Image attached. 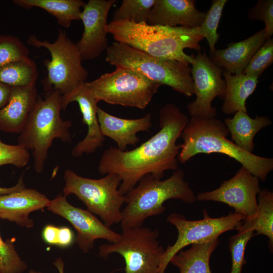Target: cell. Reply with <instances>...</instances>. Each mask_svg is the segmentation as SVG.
<instances>
[{
  "instance_id": "cell-22",
  "label": "cell",
  "mask_w": 273,
  "mask_h": 273,
  "mask_svg": "<svg viewBox=\"0 0 273 273\" xmlns=\"http://www.w3.org/2000/svg\"><path fill=\"white\" fill-rule=\"evenodd\" d=\"M225 82V91L221 111L233 114L238 111L247 112L246 101L255 90L259 82L258 77L244 74H232L222 71Z\"/></svg>"
},
{
  "instance_id": "cell-7",
  "label": "cell",
  "mask_w": 273,
  "mask_h": 273,
  "mask_svg": "<svg viewBox=\"0 0 273 273\" xmlns=\"http://www.w3.org/2000/svg\"><path fill=\"white\" fill-rule=\"evenodd\" d=\"M64 195H75L88 211L98 215L108 228L120 223L121 208L125 197L119 190L121 181L117 174L109 173L101 178L92 179L68 169L64 172Z\"/></svg>"
},
{
  "instance_id": "cell-2",
  "label": "cell",
  "mask_w": 273,
  "mask_h": 273,
  "mask_svg": "<svg viewBox=\"0 0 273 273\" xmlns=\"http://www.w3.org/2000/svg\"><path fill=\"white\" fill-rule=\"evenodd\" d=\"M197 27H172L119 21L109 23L107 32L113 35L116 42L155 57L175 60L189 66L195 56L188 55L184 49L200 51L199 42L204 38L198 33Z\"/></svg>"
},
{
  "instance_id": "cell-27",
  "label": "cell",
  "mask_w": 273,
  "mask_h": 273,
  "mask_svg": "<svg viewBox=\"0 0 273 273\" xmlns=\"http://www.w3.org/2000/svg\"><path fill=\"white\" fill-rule=\"evenodd\" d=\"M38 76L36 64L30 58L14 61L0 67V82L11 86L35 84Z\"/></svg>"
},
{
  "instance_id": "cell-8",
  "label": "cell",
  "mask_w": 273,
  "mask_h": 273,
  "mask_svg": "<svg viewBox=\"0 0 273 273\" xmlns=\"http://www.w3.org/2000/svg\"><path fill=\"white\" fill-rule=\"evenodd\" d=\"M27 43L35 48H44L50 53L51 59L43 61L48 71L43 82L45 92L56 90L64 96L85 82L88 71L82 65L76 43L65 31L59 29L57 38L53 42L40 40L31 34Z\"/></svg>"
},
{
  "instance_id": "cell-31",
  "label": "cell",
  "mask_w": 273,
  "mask_h": 273,
  "mask_svg": "<svg viewBox=\"0 0 273 273\" xmlns=\"http://www.w3.org/2000/svg\"><path fill=\"white\" fill-rule=\"evenodd\" d=\"M27 269V264L17 252L14 242L4 241L0 234V273H23Z\"/></svg>"
},
{
  "instance_id": "cell-10",
  "label": "cell",
  "mask_w": 273,
  "mask_h": 273,
  "mask_svg": "<svg viewBox=\"0 0 273 273\" xmlns=\"http://www.w3.org/2000/svg\"><path fill=\"white\" fill-rule=\"evenodd\" d=\"M116 242L102 244L99 255L106 259L116 253L125 261V273H159L165 249L160 245L157 229L140 226L122 230Z\"/></svg>"
},
{
  "instance_id": "cell-13",
  "label": "cell",
  "mask_w": 273,
  "mask_h": 273,
  "mask_svg": "<svg viewBox=\"0 0 273 273\" xmlns=\"http://www.w3.org/2000/svg\"><path fill=\"white\" fill-rule=\"evenodd\" d=\"M260 191L259 179L242 166L232 178L223 181L217 189L199 193L196 200L223 203L233 207L234 212L251 218L256 212L257 195Z\"/></svg>"
},
{
  "instance_id": "cell-25",
  "label": "cell",
  "mask_w": 273,
  "mask_h": 273,
  "mask_svg": "<svg viewBox=\"0 0 273 273\" xmlns=\"http://www.w3.org/2000/svg\"><path fill=\"white\" fill-rule=\"evenodd\" d=\"M238 232L255 231V235H262L268 238L269 245L273 247V193L267 189L258 194L257 208L255 214L246 218L236 227Z\"/></svg>"
},
{
  "instance_id": "cell-30",
  "label": "cell",
  "mask_w": 273,
  "mask_h": 273,
  "mask_svg": "<svg viewBox=\"0 0 273 273\" xmlns=\"http://www.w3.org/2000/svg\"><path fill=\"white\" fill-rule=\"evenodd\" d=\"M29 49L17 37L0 34V67L11 62L29 58Z\"/></svg>"
},
{
  "instance_id": "cell-34",
  "label": "cell",
  "mask_w": 273,
  "mask_h": 273,
  "mask_svg": "<svg viewBox=\"0 0 273 273\" xmlns=\"http://www.w3.org/2000/svg\"><path fill=\"white\" fill-rule=\"evenodd\" d=\"M30 160V154L24 147L9 145L0 140V166L12 164L18 168L25 166Z\"/></svg>"
},
{
  "instance_id": "cell-33",
  "label": "cell",
  "mask_w": 273,
  "mask_h": 273,
  "mask_svg": "<svg viewBox=\"0 0 273 273\" xmlns=\"http://www.w3.org/2000/svg\"><path fill=\"white\" fill-rule=\"evenodd\" d=\"M255 236L253 231L238 232L230 238L229 248L231 253L232 268L230 273H241L244 263V253L249 241Z\"/></svg>"
},
{
  "instance_id": "cell-1",
  "label": "cell",
  "mask_w": 273,
  "mask_h": 273,
  "mask_svg": "<svg viewBox=\"0 0 273 273\" xmlns=\"http://www.w3.org/2000/svg\"><path fill=\"white\" fill-rule=\"evenodd\" d=\"M189 121V117L176 105L165 104L159 112V130L131 150L110 147L101 156L99 172L117 174L121 181L119 190L124 195L147 174L161 179L165 171L178 168L180 145L176 142Z\"/></svg>"
},
{
  "instance_id": "cell-16",
  "label": "cell",
  "mask_w": 273,
  "mask_h": 273,
  "mask_svg": "<svg viewBox=\"0 0 273 273\" xmlns=\"http://www.w3.org/2000/svg\"><path fill=\"white\" fill-rule=\"evenodd\" d=\"M83 83L68 94L62 96L61 107L65 110L71 103H78L82 114V121L86 125V136L73 148L72 155L74 157L83 154H92L103 145L105 137L103 135L98 121L97 109L98 102Z\"/></svg>"
},
{
  "instance_id": "cell-38",
  "label": "cell",
  "mask_w": 273,
  "mask_h": 273,
  "mask_svg": "<svg viewBox=\"0 0 273 273\" xmlns=\"http://www.w3.org/2000/svg\"><path fill=\"white\" fill-rule=\"evenodd\" d=\"M12 86L0 82V110L4 108L10 100Z\"/></svg>"
},
{
  "instance_id": "cell-9",
  "label": "cell",
  "mask_w": 273,
  "mask_h": 273,
  "mask_svg": "<svg viewBox=\"0 0 273 273\" xmlns=\"http://www.w3.org/2000/svg\"><path fill=\"white\" fill-rule=\"evenodd\" d=\"M85 84L98 102L140 109L147 107L161 86L134 70L121 67Z\"/></svg>"
},
{
  "instance_id": "cell-35",
  "label": "cell",
  "mask_w": 273,
  "mask_h": 273,
  "mask_svg": "<svg viewBox=\"0 0 273 273\" xmlns=\"http://www.w3.org/2000/svg\"><path fill=\"white\" fill-rule=\"evenodd\" d=\"M250 19L263 21L265 24L263 29L266 39L271 38L273 34V1L259 0L248 11Z\"/></svg>"
},
{
  "instance_id": "cell-5",
  "label": "cell",
  "mask_w": 273,
  "mask_h": 273,
  "mask_svg": "<svg viewBox=\"0 0 273 273\" xmlns=\"http://www.w3.org/2000/svg\"><path fill=\"white\" fill-rule=\"evenodd\" d=\"M62 95L56 90L47 92L44 99L37 98L25 126L18 138V144L32 151L34 168L37 173L44 168L48 150L55 139L63 142L71 140L72 123L60 116Z\"/></svg>"
},
{
  "instance_id": "cell-18",
  "label": "cell",
  "mask_w": 273,
  "mask_h": 273,
  "mask_svg": "<svg viewBox=\"0 0 273 273\" xmlns=\"http://www.w3.org/2000/svg\"><path fill=\"white\" fill-rule=\"evenodd\" d=\"M50 200L34 189H24L0 195V218L7 219L28 228L34 226L29 214L47 207Z\"/></svg>"
},
{
  "instance_id": "cell-29",
  "label": "cell",
  "mask_w": 273,
  "mask_h": 273,
  "mask_svg": "<svg viewBox=\"0 0 273 273\" xmlns=\"http://www.w3.org/2000/svg\"><path fill=\"white\" fill-rule=\"evenodd\" d=\"M227 1L213 0L210 9L206 13L203 22L197 27L198 33L206 38L210 52H213L216 50L215 43L219 37L217 30L223 8Z\"/></svg>"
},
{
  "instance_id": "cell-15",
  "label": "cell",
  "mask_w": 273,
  "mask_h": 273,
  "mask_svg": "<svg viewBox=\"0 0 273 273\" xmlns=\"http://www.w3.org/2000/svg\"><path fill=\"white\" fill-rule=\"evenodd\" d=\"M116 0H89L81 11L79 18L83 32L76 43L81 60L97 58L108 48L106 35L107 17Z\"/></svg>"
},
{
  "instance_id": "cell-24",
  "label": "cell",
  "mask_w": 273,
  "mask_h": 273,
  "mask_svg": "<svg viewBox=\"0 0 273 273\" xmlns=\"http://www.w3.org/2000/svg\"><path fill=\"white\" fill-rule=\"evenodd\" d=\"M219 243L218 239L207 243L192 244L187 250H180L170 260L180 273H212L211 255Z\"/></svg>"
},
{
  "instance_id": "cell-12",
  "label": "cell",
  "mask_w": 273,
  "mask_h": 273,
  "mask_svg": "<svg viewBox=\"0 0 273 273\" xmlns=\"http://www.w3.org/2000/svg\"><path fill=\"white\" fill-rule=\"evenodd\" d=\"M191 73L193 81L194 101L187 105L191 117L213 118L216 109L212 106L213 100L218 97L224 100L225 82L222 78V70L215 65L205 53L199 51L191 63Z\"/></svg>"
},
{
  "instance_id": "cell-28",
  "label": "cell",
  "mask_w": 273,
  "mask_h": 273,
  "mask_svg": "<svg viewBox=\"0 0 273 273\" xmlns=\"http://www.w3.org/2000/svg\"><path fill=\"white\" fill-rule=\"evenodd\" d=\"M155 0H123L114 13L111 21H128L147 23L149 14Z\"/></svg>"
},
{
  "instance_id": "cell-3",
  "label": "cell",
  "mask_w": 273,
  "mask_h": 273,
  "mask_svg": "<svg viewBox=\"0 0 273 273\" xmlns=\"http://www.w3.org/2000/svg\"><path fill=\"white\" fill-rule=\"evenodd\" d=\"M229 131L219 119L191 117L184 129L183 143L177 160L185 164L199 154L220 153L241 164L262 181L273 170V159L259 156L244 150L226 137Z\"/></svg>"
},
{
  "instance_id": "cell-36",
  "label": "cell",
  "mask_w": 273,
  "mask_h": 273,
  "mask_svg": "<svg viewBox=\"0 0 273 273\" xmlns=\"http://www.w3.org/2000/svg\"><path fill=\"white\" fill-rule=\"evenodd\" d=\"M74 241V235L72 230L67 226L58 227L56 245L61 247L71 246Z\"/></svg>"
},
{
  "instance_id": "cell-17",
  "label": "cell",
  "mask_w": 273,
  "mask_h": 273,
  "mask_svg": "<svg viewBox=\"0 0 273 273\" xmlns=\"http://www.w3.org/2000/svg\"><path fill=\"white\" fill-rule=\"evenodd\" d=\"M205 15V13L196 9L194 0H155L147 23L195 28L201 25Z\"/></svg>"
},
{
  "instance_id": "cell-11",
  "label": "cell",
  "mask_w": 273,
  "mask_h": 273,
  "mask_svg": "<svg viewBox=\"0 0 273 273\" xmlns=\"http://www.w3.org/2000/svg\"><path fill=\"white\" fill-rule=\"evenodd\" d=\"M246 218L244 215L235 212L212 218L206 212L202 219L189 220L181 214L176 212L170 214L167 217V221L176 228L178 235L175 243L172 245H168L165 249L159 273H165L171 258L185 247L218 239L223 233L235 230Z\"/></svg>"
},
{
  "instance_id": "cell-39",
  "label": "cell",
  "mask_w": 273,
  "mask_h": 273,
  "mask_svg": "<svg viewBox=\"0 0 273 273\" xmlns=\"http://www.w3.org/2000/svg\"><path fill=\"white\" fill-rule=\"evenodd\" d=\"M25 188V185L23 180V173L19 178L18 183L10 188H3L0 187V195L11 193L19 191Z\"/></svg>"
},
{
  "instance_id": "cell-37",
  "label": "cell",
  "mask_w": 273,
  "mask_h": 273,
  "mask_svg": "<svg viewBox=\"0 0 273 273\" xmlns=\"http://www.w3.org/2000/svg\"><path fill=\"white\" fill-rule=\"evenodd\" d=\"M58 227L52 224L46 225L42 231L43 241L50 245H56Z\"/></svg>"
},
{
  "instance_id": "cell-20",
  "label": "cell",
  "mask_w": 273,
  "mask_h": 273,
  "mask_svg": "<svg viewBox=\"0 0 273 273\" xmlns=\"http://www.w3.org/2000/svg\"><path fill=\"white\" fill-rule=\"evenodd\" d=\"M35 84L25 86H12L7 105L0 110V130L20 133L37 101Z\"/></svg>"
},
{
  "instance_id": "cell-40",
  "label": "cell",
  "mask_w": 273,
  "mask_h": 273,
  "mask_svg": "<svg viewBox=\"0 0 273 273\" xmlns=\"http://www.w3.org/2000/svg\"><path fill=\"white\" fill-rule=\"evenodd\" d=\"M54 265L56 266L58 270L59 273H65L64 272V262L61 258H57L54 262ZM28 273H41L39 271H36L35 270L31 269Z\"/></svg>"
},
{
  "instance_id": "cell-32",
  "label": "cell",
  "mask_w": 273,
  "mask_h": 273,
  "mask_svg": "<svg viewBox=\"0 0 273 273\" xmlns=\"http://www.w3.org/2000/svg\"><path fill=\"white\" fill-rule=\"evenodd\" d=\"M273 62V39H266L253 56L243 73L259 77Z\"/></svg>"
},
{
  "instance_id": "cell-19",
  "label": "cell",
  "mask_w": 273,
  "mask_h": 273,
  "mask_svg": "<svg viewBox=\"0 0 273 273\" xmlns=\"http://www.w3.org/2000/svg\"><path fill=\"white\" fill-rule=\"evenodd\" d=\"M97 115L103 135L113 140L117 148L125 151L129 145L135 146L140 138L137 133L148 131L152 126L151 114L136 119H125L111 115L98 107Z\"/></svg>"
},
{
  "instance_id": "cell-23",
  "label": "cell",
  "mask_w": 273,
  "mask_h": 273,
  "mask_svg": "<svg viewBox=\"0 0 273 273\" xmlns=\"http://www.w3.org/2000/svg\"><path fill=\"white\" fill-rule=\"evenodd\" d=\"M224 123L232 137V141L237 146L249 153H252L256 134L262 128L271 124L267 116L256 115L250 117L247 112L238 111L232 118L224 119Z\"/></svg>"
},
{
  "instance_id": "cell-6",
  "label": "cell",
  "mask_w": 273,
  "mask_h": 273,
  "mask_svg": "<svg viewBox=\"0 0 273 273\" xmlns=\"http://www.w3.org/2000/svg\"><path fill=\"white\" fill-rule=\"evenodd\" d=\"M105 61L134 70L149 80L189 97L194 94L191 68L177 61L152 56L126 44L115 42L106 49Z\"/></svg>"
},
{
  "instance_id": "cell-21",
  "label": "cell",
  "mask_w": 273,
  "mask_h": 273,
  "mask_svg": "<svg viewBox=\"0 0 273 273\" xmlns=\"http://www.w3.org/2000/svg\"><path fill=\"white\" fill-rule=\"evenodd\" d=\"M266 40L263 29L245 40L228 43L225 49L210 52L209 58L222 71L241 74Z\"/></svg>"
},
{
  "instance_id": "cell-14",
  "label": "cell",
  "mask_w": 273,
  "mask_h": 273,
  "mask_svg": "<svg viewBox=\"0 0 273 273\" xmlns=\"http://www.w3.org/2000/svg\"><path fill=\"white\" fill-rule=\"evenodd\" d=\"M47 208L72 225L77 234L75 241L84 253L94 247L96 240L104 239L113 243L120 237V234L111 230L87 210L70 204L64 195L60 194L50 200Z\"/></svg>"
},
{
  "instance_id": "cell-26",
  "label": "cell",
  "mask_w": 273,
  "mask_h": 273,
  "mask_svg": "<svg viewBox=\"0 0 273 273\" xmlns=\"http://www.w3.org/2000/svg\"><path fill=\"white\" fill-rule=\"evenodd\" d=\"M14 4L26 9H42L55 17L61 26L68 28L74 20H80L81 8L85 2L81 0H14Z\"/></svg>"
},
{
  "instance_id": "cell-4",
  "label": "cell",
  "mask_w": 273,
  "mask_h": 273,
  "mask_svg": "<svg viewBox=\"0 0 273 273\" xmlns=\"http://www.w3.org/2000/svg\"><path fill=\"white\" fill-rule=\"evenodd\" d=\"M125 197L126 206L122 210L120 222L122 230L142 226L147 218L162 214L166 209L163 204L169 199L189 204L197 200L180 168L164 180L151 174L144 176Z\"/></svg>"
}]
</instances>
